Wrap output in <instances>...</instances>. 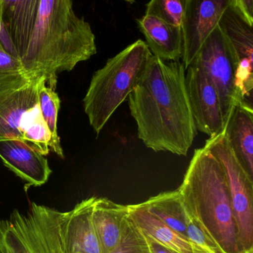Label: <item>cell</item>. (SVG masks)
I'll use <instances>...</instances> for the list:
<instances>
[{
	"instance_id": "cell-3",
	"label": "cell",
	"mask_w": 253,
	"mask_h": 253,
	"mask_svg": "<svg viewBox=\"0 0 253 253\" xmlns=\"http://www.w3.org/2000/svg\"><path fill=\"white\" fill-rule=\"evenodd\" d=\"M178 190L189 215L221 253H242L225 173L206 147L196 149Z\"/></svg>"
},
{
	"instance_id": "cell-30",
	"label": "cell",
	"mask_w": 253,
	"mask_h": 253,
	"mask_svg": "<svg viewBox=\"0 0 253 253\" xmlns=\"http://www.w3.org/2000/svg\"></svg>"
},
{
	"instance_id": "cell-10",
	"label": "cell",
	"mask_w": 253,
	"mask_h": 253,
	"mask_svg": "<svg viewBox=\"0 0 253 253\" xmlns=\"http://www.w3.org/2000/svg\"><path fill=\"white\" fill-rule=\"evenodd\" d=\"M231 5L233 0H187L181 25L184 42L182 62L186 70Z\"/></svg>"
},
{
	"instance_id": "cell-12",
	"label": "cell",
	"mask_w": 253,
	"mask_h": 253,
	"mask_svg": "<svg viewBox=\"0 0 253 253\" xmlns=\"http://www.w3.org/2000/svg\"><path fill=\"white\" fill-rule=\"evenodd\" d=\"M0 158L10 170L30 186L43 185L47 182L52 172L44 155L23 140H1Z\"/></svg>"
},
{
	"instance_id": "cell-27",
	"label": "cell",
	"mask_w": 253,
	"mask_h": 253,
	"mask_svg": "<svg viewBox=\"0 0 253 253\" xmlns=\"http://www.w3.org/2000/svg\"><path fill=\"white\" fill-rule=\"evenodd\" d=\"M233 5L237 7L245 19L253 25V0H233Z\"/></svg>"
},
{
	"instance_id": "cell-17",
	"label": "cell",
	"mask_w": 253,
	"mask_h": 253,
	"mask_svg": "<svg viewBox=\"0 0 253 253\" xmlns=\"http://www.w3.org/2000/svg\"><path fill=\"white\" fill-rule=\"evenodd\" d=\"M128 214L145 236L175 253H205L182 237L147 209L144 202L127 205Z\"/></svg>"
},
{
	"instance_id": "cell-1",
	"label": "cell",
	"mask_w": 253,
	"mask_h": 253,
	"mask_svg": "<svg viewBox=\"0 0 253 253\" xmlns=\"http://www.w3.org/2000/svg\"><path fill=\"white\" fill-rule=\"evenodd\" d=\"M138 135L154 152L186 156L197 135L180 61L152 56L144 75L129 96Z\"/></svg>"
},
{
	"instance_id": "cell-20",
	"label": "cell",
	"mask_w": 253,
	"mask_h": 253,
	"mask_svg": "<svg viewBox=\"0 0 253 253\" xmlns=\"http://www.w3.org/2000/svg\"><path fill=\"white\" fill-rule=\"evenodd\" d=\"M37 99L42 117L51 134L49 148L63 159V150L57 133V116L60 108V99L55 90L46 85L44 79L37 82Z\"/></svg>"
},
{
	"instance_id": "cell-18",
	"label": "cell",
	"mask_w": 253,
	"mask_h": 253,
	"mask_svg": "<svg viewBox=\"0 0 253 253\" xmlns=\"http://www.w3.org/2000/svg\"><path fill=\"white\" fill-rule=\"evenodd\" d=\"M3 21L19 58L22 56L37 19L41 0H1Z\"/></svg>"
},
{
	"instance_id": "cell-9",
	"label": "cell",
	"mask_w": 253,
	"mask_h": 253,
	"mask_svg": "<svg viewBox=\"0 0 253 253\" xmlns=\"http://www.w3.org/2000/svg\"><path fill=\"white\" fill-rule=\"evenodd\" d=\"M186 71L187 94L197 130L209 137L215 136L225 128L218 91L194 62Z\"/></svg>"
},
{
	"instance_id": "cell-25",
	"label": "cell",
	"mask_w": 253,
	"mask_h": 253,
	"mask_svg": "<svg viewBox=\"0 0 253 253\" xmlns=\"http://www.w3.org/2000/svg\"><path fill=\"white\" fill-rule=\"evenodd\" d=\"M189 215V214H188ZM187 239L205 253H221L202 227L189 215L187 226Z\"/></svg>"
},
{
	"instance_id": "cell-31",
	"label": "cell",
	"mask_w": 253,
	"mask_h": 253,
	"mask_svg": "<svg viewBox=\"0 0 253 253\" xmlns=\"http://www.w3.org/2000/svg\"></svg>"
},
{
	"instance_id": "cell-29",
	"label": "cell",
	"mask_w": 253,
	"mask_h": 253,
	"mask_svg": "<svg viewBox=\"0 0 253 253\" xmlns=\"http://www.w3.org/2000/svg\"><path fill=\"white\" fill-rule=\"evenodd\" d=\"M125 1H127V2L129 3H134L135 1V0H125Z\"/></svg>"
},
{
	"instance_id": "cell-13",
	"label": "cell",
	"mask_w": 253,
	"mask_h": 253,
	"mask_svg": "<svg viewBox=\"0 0 253 253\" xmlns=\"http://www.w3.org/2000/svg\"><path fill=\"white\" fill-rule=\"evenodd\" d=\"M37 82L0 94V141L8 138L23 140L22 127L38 107Z\"/></svg>"
},
{
	"instance_id": "cell-26",
	"label": "cell",
	"mask_w": 253,
	"mask_h": 253,
	"mask_svg": "<svg viewBox=\"0 0 253 253\" xmlns=\"http://www.w3.org/2000/svg\"><path fill=\"white\" fill-rule=\"evenodd\" d=\"M0 43L2 44L3 47L9 53L19 59L17 52L12 42L11 38L4 26V21H3L2 1L1 0H0Z\"/></svg>"
},
{
	"instance_id": "cell-15",
	"label": "cell",
	"mask_w": 253,
	"mask_h": 253,
	"mask_svg": "<svg viewBox=\"0 0 253 253\" xmlns=\"http://www.w3.org/2000/svg\"><path fill=\"white\" fill-rule=\"evenodd\" d=\"M224 131L235 157L253 178V107L237 102Z\"/></svg>"
},
{
	"instance_id": "cell-21",
	"label": "cell",
	"mask_w": 253,
	"mask_h": 253,
	"mask_svg": "<svg viewBox=\"0 0 253 253\" xmlns=\"http://www.w3.org/2000/svg\"><path fill=\"white\" fill-rule=\"evenodd\" d=\"M32 82L20 60L0 43V94L19 90Z\"/></svg>"
},
{
	"instance_id": "cell-24",
	"label": "cell",
	"mask_w": 253,
	"mask_h": 253,
	"mask_svg": "<svg viewBox=\"0 0 253 253\" xmlns=\"http://www.w3.org/2000/svg\"><path fill=\"white\" fill-rule=\"evenodd\" d=\"M110 253H151L145 236L131 219L129 214L121 240Z\"/></svg>"
},
{
	"instance_id": "cell-8",
	"label": "cell",
	"mask_w": 253,
	"mask_h": 253,
	"mask_svg": "<svg viewBox=\"0 0 253 253\" xmlns=\"http://www.w3.org/2000/svg\"><path fill=\"white\" fill-rule=\"evenodd\" d=\"M218 27L229 42L237 62L236 90L239 102L253 106V25L237 7L231 5L221 16Z\"/></svg>"
},
{
	"instance_id": "cell-11",
	"label": "cell",
	"mask_w": 253,
	"mask_h": 253,
	"mask_svg": "<svg viewBox=\"0 0 253 253\" xmlns=\"http://www.w3.org/2000/svg\"><path fill=\"white\" fill-rule=\"evenodd\" d=\"M95 199L88 198L71 211L61 212L59 236L64 253H102L92 220Z\"/></svg>"
},
{
	"instance_id": "cell-16",
	"label": "cell",
	"mask_w": 253,
	"mask_h": 253,
	"mask_svg": "<svg viewBox=\"0 0 253 253\" xmlns=\"http://www.w3.org/2000/svg\"><path fill=\"white\" fill-rule=\"evenodd\" d=\"M128 217L127 205L95 197L92 220L102 253L114 251L121 240Z\"/></svg>"
},
{
	"instance_id": "cell-28",
	"label": "cell",
	"mask_w": 253,
	"mask_h": 253,
	"mask_svg": "<svg viewBox=\"0 0 253 253\" xmlns=\"http://www.w3.org/2000/svg\"><path fill=\"white\" fill-rule=\"evenodd\" d=\"M144 234V233H143ZM146 240H147V245H148L149 248H150L151 253H175L173 251H170L168 248H165L163 245H160L157 242H154L152 239H150L145 236Z\"/></svg>"
},
{
	"instance_id": "cell-22",
	"label": "cell",
	"mask_w": 253,
	"mask_h": 253,
	"mask_svg": "<svg viewBox=\"0 0 253 253\" xmlns=\"http://www.w3.org/2000/svg\"><path fill=\"white\" fill-rule=\"evenodd\" d=\"M22 132L23 141L34 146L45 156L49 154L51 134L43 120L39 105L25 123Z\"/></svg>"
},
{
	"instance_id": "cell-5",
	"label": "cell",
	"mask_w": 253,
	"mask_h": 253,
	"mask_svg": "<svg viewBox=\"0 0 253 253\" xmlns=\"http://www.w3.org/2000/svg\"><path fill=\"white\" fill-rule=\"evenodd\" d=\"M60 215L34 202L25 213L15 210L8 219L0 220V253H64Z\"/></svg>"
},
{
	"instance_id": "cell-4",
	"label": "cell",
	"mask_w": 253,
	"mask_h": 253,
	"mask_svg": "<svg viewBox=\"0 0 253 253\" xmlns=\"http://www.w3.org/2000/svg\"><path fill=\"white\" fill-rule=\"evenodd\" d=\"M152 56L147 43L139 40L108 59L94 74L83 99V107L98 135L133 91Z\"/></svg>"
},
{
	"instance_id": "cell-6",
	"label": "cell",
	"mask_w": 253,
	"mask_h": 253,
	"mask_svg": "<svg viewBox=\"0 0 253 253\" xmlns=\"http://www.w3.org/2000/svg\"><path fill=\"white\" fill-rule=\"evenodd\" d=\"M204 147L219 160L224 169L241 253H253V178L235 157L224 131L209 137Z\"/></svg>"
},
{
	"instance_id": "cell-7",
	"label": "cell",
	"mask_w": 253,
	"mask_h": 253,
	"mask_svg": "<svg viewBox=\"0 0 253 253\" xmlns=\"http://www.w3.org/2000/svg\"><path fill=\"white\" fill-rule=\"evenodd\" d=\"M193 62L203 70L215 85L226 126L233 107L239 102L236 90L238 65L229 42L219 27L206 39Z\"/></svg>"
},
{
	"instance_id": "cell-2",
	"label": "cell",
	"mask_w": 253,
	"mask_h": 253,
	"mask_svg": "<svg viewBox=\"0 0 253 253\" xmlns=\"http://www.w3.org/2000/svg\"><path fill=\"white\" fill-rule=\"evenodd\" d=\"M97 53L89 22L74 13L72 0H41L28 45L19 58L31 81L44 79L55 90L58 74Z\"/></svg>"
},
{
	"instance_id": "cell-23",
	"label": "cell",
	"mask_w": 253,
	"mask_h": 253,
	"mask_svg": "<svg viewBox=\"0 0 253 253\" xmlns=\"http://www.w3.org/2000/svg\"><path fill=\"white\" fill-rule=\"evenodd\" d=\"M187 0H150L146 15L159 18L168 23L181 26Z\"/></svg>"
},
{
	"instance_id": "cell-14",
	"label": "cell",
	"mask_w": 253,
	"mask_h": 253,
	"mask_svg": "<svg viewBox=\"0 0 253 253\" xmlns=\"http://www.w3.org/2000/svg\"><path fill=\"white\" fill-rule=\"evenodd\" d=\"M138 23L153 56L169 62L182 59L184 42L181 26L168 23L151 15L143 16Z\"/></svg>"
},
{
	"instance_id": "cell-19",
	"label": "cell",
	"mask_w": 253,
	"mask_h": 253,
	"mask_svg": "<svg viewBox=\"0 0 253 253\" xmlns=\"http://www.w3.org/2000/svg\"><path fill=\"white\" fill-rule=\"evenodd\" d=\"M144 203L156 218L188 240L187 226L189 215L178 190L159 193Z\"/></svg>"
}]
</instances>
